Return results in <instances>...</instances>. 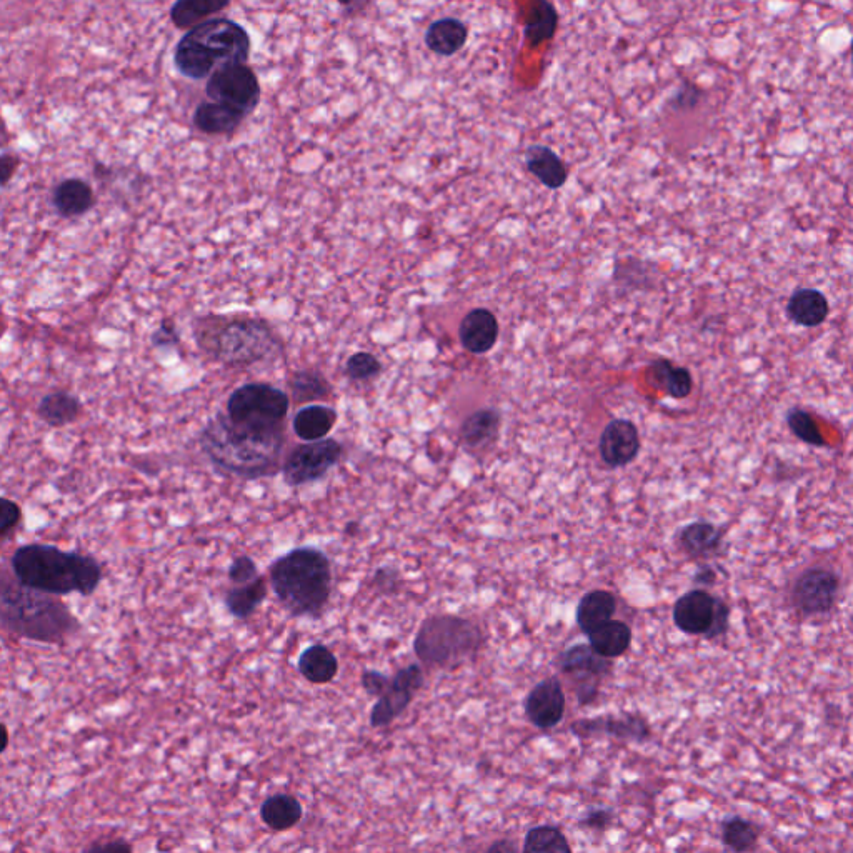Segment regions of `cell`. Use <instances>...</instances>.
<instances>
[{
  "label": "cell",
  "mask_w": 853,
  "mask_h": 853,
  "mask_svg": "<svg viewBox=\"0 0 853 853\" xmlns=\"http://www.w3.org/2000/svg\"><path fill=\"white\" fill-rule=\"evenodd\" d=\"M20 159L14 154H0V187L9 184L19 169Z\"/></svg>",
  "instance_id": "47"
},
{
  "label": "cell",
  "mask_w": 853,
  "mask_h": 853,
  "mask_svg": "<svg viewBox=\"0 0 853 853\" xmlns=\"http://www.w3.org/2000/svg\"><path fill=\"white\" fill-rule=\"evenodd\" d=\"M557 22H559V15L554 5L549 2H539L527 20L525 37L534 45L542 44L555 34Z\"/></svg>",
  "instance_id": "38"
},
{
  "label": "cell",
  "mask_w": 853,
  "mask_h": 853,
  "mask_svg": "<svg viewBox=\"0 0 853 853\" xmlns=\"http://www.w3.org/2000/svg\"><path fill=\"white\" fill-rule=\"evenodd\" d=\"M22 522V509L14 500L0 497V540L14 534Z\"/></svg>",
  "instance_id": "41"
},
{
  "label": "cell",
  "mask_w": 853,
  "mask_h": 853,
  "mask_svg": "<svg viewBox=\"0 0 853 853\" xmlns=\"http://www.w3.org/2000/svg\"><path fill=\"white\" fill-rule=\"evenodd\" d=\"M297 669L310 684H330L339 674V660L334 652L322 644H314L300 654Z\"/></svg>",
  "instance_id": "24"
},
{
  "label": "cell",
  "mask_w": 853,
  "mask_h": 853,
  "mask_svg": "<svg viewBox=\"0 0 853 853\" xmlns=\"http://www.w3.org/2000/svg\"><path fill=\"white\" fill-rule=\"evenodd\" d=\"M590 649L604 659H617L629 650L632 630L619 620H610L589 634Z\"/></svg>",
  "instance_id": "29"
},
{
  "label": "cell",
  "mask_w": 853,
  "mask_h": 853,
  "mask_svg": "<svg viewBox=\"0 0 853 853\" xmlns=\"http://www.w3.org/2000/svg\"><path fill=\"white\" fill-rule=\"evenodd\" d=\"M759 839V827L750 820L734 815L722 824V842L730 852H752L759 844Z\"/></svg>",
  "instance_id": "35"
},
{
  "label": "cell",
  "mask_w": 853,
  "mask_h": 853,
  "mask_svg": "<svg viewBox=\"0 0 853 853\" xmlns=\"http://www.w3.org/2000/svg\"><path fill=\"white\" fill-rule=\"evenodd\" d=\"M259 577V570L249 555H240L229 567V580L232 585L249 584Z\"/></svg>",
  "instance_id": "43"
},
{
  "label": "cell",
  "mask_w": 853,
  "mask_h": 853,
  "mask_svg": "<svg viewBox=\"0 0 853 853\" xmlns=\"http://www.w3.org/2000/svg\"><path fill=\"white\" fill-rule=\"evenodd\" d=\"M270 584L280 604L294 617L319 619L332 594V567L322 550L299 547L274 560Z\"/></svg>",
  "instance_id": "4"
},
{
  "label": "cell",
  "mask_w": 853,
  "mask_h": 853,
  "mask_svg": "<svg viewBox=\"0 0 853 853\" xmlns=\"http://www.w3.org/2000/svg\"><path fill=\"white\" fill-rule=\"evenodd\" d=\"M680 547L692 557H707L722 544L720 530L710 522H694L680 532Z\"/></svg>",
  "instance_id": "34"
},
{
  "label": "cell",
  "mask_w": 853,
  "mask_h": 853,
  "mask_svg": "<svg viewBox=\"0 0 853 853\" xmlns=\"http://www.w3.org/2000/svg\"><path fill=\"white\" fill-rule=\"evenodd\" d=\"M829 310V300L820 290L815 289L795 290L787 305L790 319L802 327L824 324Z\"/></svg>",
  "instance_id": "26"
},
{
  "label": "cell",
  "mask_w": 853,
  "mask_h": 853,
  "mask_svg": "<svg viewBox=\"0 0 853 853\" xmlns=\"http://www.w3.org/2000/svg\"><path fill=\"white\" fill-rule=\"evenodd\" d=\"M229 5V0H179L170 9V20L179 29H194Z\"/></svg>",
  "instance_id": "33"
},
{
  "label": "cell",
  "mask_w": 853,
  "mask_h": 853,
  "mask_svg": "<svg viewBox=\"0 0 853 853\" xmlns=\"http://www.w3.org/2000/svg\"><path fill=\"white\" fill-rule=\"evenodd\" d=\"M344 455V447L334 439L299 445L282 464L284 480L290 487H302L324 479Z\"/></svg>",
  "instance_id": "11"
},
{
  "label": "cell",
  "mask_w": 853,
  "mask_h": 853,
  "mask_svg": "<svg viewBox=\"0 0 853 853\" xmlns=\"http://www.w3.org/2000/svg\"><path fill=\"white\" fill-rule=\"evenodd\" d=\"M617 610V600L607 590H592L584 595L577 607V624L584 634L589 635L600 625L607 624Z\"/></svg>",
  "instance_id": "28"
},
{
  "label": "cell",
  "mask_w": 853,
  "mask_h": 853,
  "mask_svg": "<svg viewBox=\"0 0 853 853\" xmlns=\"http://www.w3.org/2000/svg\"><path fill=\"white\" fill-rule=\"evenodd\" d=\"M52 202L57 212L67 219L87 214L95 205V194L85 180L67 179L55 187Z\"/></svg>",
  "instance_id": "21"
},
{
  "label": "cell",
  "mask_w": 853,
  "mask_h": 853,
  "mask_svg": "<svg viewBox=\"0 0 853 853\" xmlns=\"http://www.w3.org/2000/svg\"><path fill=\"white\" fill-rule=\"evenodd\" d=\"M389 682L390 677L380 674L377 670H364V672H362V677H360L362 689H364L370 697H375V699H379L380 695L384 694Z\"/></svg>",
  "instance_id": "45"
},
{
  "label": "cell",
  "mask_w": 853,
  "mask_h": 853,
  "mask_svg": "<svg viewBox=\"0 0 853 853\" xmlns=\"http://www.w3.org/2000/svg\"><path fill=\"white\" fill-rule=\"evenodd\" d=\"M304 817V807L300 800L290 794L270 795L260 805V819L274 832H287L294 829Z\"/></svg>",
  "instance_id": "23"
},
{
  "label": "cell",
  "mask_w": 853,
  "mask_h": 853,
  "mask_svg": "<svg viewBox=\"0 0 853 853\" xmlns=\"http://www.w3.org/2000/svg\"><path fill=\"white\" fill-rule=\"evenodd\" d=\"M572 732L582 739L607 735L624 742L644 744L652 737V730L640 714L607 715L597 719H582L572 724Z\"/></svg>",
  "instance_id": "15"
},
{
  "label": "cell",
  "mask_w": 853,
  "mask_h": 853,
  "mask_svg": "<svg viewBox=\"0 0 853 853\" xmlns=\"http://www.w3.org/2000/svg\"><path fill=\"white\" fill-rule=\"evenodd\" d=\"M380 370H382L380 360L370 352H357V354L350 355L347 364H345V374L349 375V379L355 380V382L374 379L380 374Z\"/></svg>",
  "instance_id": "40"
},
{
  "label": "cell",
  "mask_w": 853,
  "mask_h": 853,
  "mask_svg": "<svg viewBox=\"0 0 853 853\" xmlns=\"http://www.w3.org/2000/svg\"><path fill=\"white\" fill-rule=\"evenodd\" d=\"M522 853H572V847L559 827L539 825L525 835Z\"/></svg>",
  "instance_id": "37"
},
{
  "label": "cell",
  "mask_w": 853,
  "mask_h": 853,
  "mask_svg": "<svg viewBox=\"0 0 853 853\" xmlns=\"http://www.w3.org/2000/svg\"><path fill=\"white\" fill-rule=\"evenodd\" d=\"M335 424H337V412L332 407L312 404L295 414L292 427L299 439L305 442H317V440L327 439V435L332 432Z\"/></svg>",
  "instance_id": "25"
},
{
  "label": "cell",
  "mask_w": 853,
  "mask_h": 853,
  "mask_svg": "<svg viewBox=\"0 0 853 853\" xmlns=\"http://www.w3.org/2000/svg\"><path fill=\"white\" fill-rule=\"evenodd\" d=\"M79 853H134V847L129 840L112 837V839L94 840L89 845H85Z\"/></svg>",
  "instance_id": "44"
},
{
  "label": "cell",
  "mask_w": 853,
  "mask_h": 853,
  "mask_svg": "<svg viewBox=\"0 0 853 853\" xmlns=\"http://www.w3.org/2000/svg\"><path fill=\"white\" fill-rule=\"evenodd\" d=\"M565 699L564 687L557 677H549L525 697L524 709L530 724L540 730H552L564 720Z\"/></svg>",
  "instance_id": "16"
},
{
  "label": "cell",
  "mask_w": 853,
  "mask_h": 853,
  "mask_svg": "<svg viewBox=\"0 0 853 853\" xmlns=\"http://www.w3.org/2000/svg\"><path fill=\"white\" fill-rule=\"evenodd\" d=\"M557 664L564 674L572 675L582 682V687L577 689L582 705L594 702L599 692V680L612 670V662L595 654L590 645H575L565 650L564 654H560Z\"/></svg>",
  "instance_id": "13"
},
{
  "label": "cell",
  "mask_w": 853,
  "mask_h": 853,
  "mask_svg": "<svg viewBox=\"0 0 853 853\" xmlns=\"http://www.w3.org/2000/svg\"><path fill=\"white\" fill-rule=\"evenodd\" d=\"M650 377L657 387L674 399L689 397L694 387V380L689 370L677 367L670 360H657L650 365Z\"/></svg>",
  "instance_id": "32"
},
{
  "label": "cell",
  "mask_w": 853,
  "mask_h": 853,
  "mask_svg": "<svg viewBox=\"0 0 853 853\" xmlns=\"http://www.w3.org/2000/svg\"><path fill=\"white\" fill-rule=\"evenodd\" d=\"M199 440L204 454L217 469L244 479H259L279 470L285 434L284 427L247 429L219 414L205 425Z\"/></svg>",
  "instance_id": "1"
},
{
  "label": "cell",
  "mask_w": 853,
  "mask_h": 853,
  "mask_svg": "<svg viewBox=\"0 0 853 853\" xmlns=\"http://www.w3.org/2000/svg\"><path fill=\"white\" fill-rule=\"evenodd\" d=\"M152 344L155 347H172L179 344V335L175 332L174 325L170 322H164L160 325V329L152 335Z\"/></svg>",
  "instance_id": "46"
},
{
  "label": "cell",
  "mask_w": 853,
  "mask_h": 853,
  "mask_svg": "<svg viewBox=\"0 0 853 853\" xmlns=\"http://www.w3.org/2000/svg\"><path fill=\"white\" fill-rule=\"evenodd\" d=\"M787 424H789L790 430L794 432L795 437L805 444L812 445V447H825L827 445V440H825L817 420L809 412L802 409L790 410L789 415H787Z\"/></svg>",
  "instance_id": "39"
},
{
  "label": "cell",
  "mask_w": 853,
  "mask_h": 853,
  "mask_svg": "<svg viewBox=\"0 0 853 853\" xmlns=\"http://www.w3.org/2000/svg\"><path fill=\"white\" fill-rule=\"evenodd\" d=\"M82 414V402L65 390H54L44 395L37 405L39 419L49 427L62 429L74 424Z\"/></svg>",
  "instance_id": "22"
},
{
  "label": "cell",
  "mask_w": 853,
  "mask_h": 853,
  "mask_svg": "<svg viewBox=\"0 0 853 853\" xmlns=\"http://www.w3.org/2000/svg\"><path fill=\"white\" fill-rule=\"evenodd\" d=\"M484 630L459 615H432L415 635L414 652L430 669H455L474 659L484 647Z\"/></svg>",
  "instance_id": "7"
},
{
  "label": "cell",
  "mask_w": 853,
  "mask_h": 853,
  "mask_svg": "<svg viewBox=\"0 0 853 853\" xmlns=\"http://www.w3.org/2000/svg\"><path fill=\"white\" fill-rule=\"evenodd\" d=\"M10 732L9 727L0 722V755L5 754V750L9 749Z\"/></svg>",
  "instance_id": "49"
},
{
  "label": "cell",
  "mask_w": 853,
  "mask_h": 853,
  "mask_svg": "<svg viewBox=\"0 0 853 853\" xmlns=\"http://www.w3.org/2000/svg\"><path fill=\"white\" fill-rule=\"evenodd\" d=\"M424 680V670L419 664L407 665L390 677L384 694L370 710V725L374 729H384L399 719L409 709L415 694L424 687Z\"/></svg>",
  "instance_id": "12"
},
{
  "label": "cell",
  "mask_w": 853,
  "mask_h": 853,
  "mask_svg": "<svg viewBox=\"0 0 853 853\" xmlns=\"http://www.w3.org/2000/svg\"><path fill=\"white\" fill-rule=\"evenodd\" d=\"M525 164L530 174L549 189H560L567 182L569 172L559 155L545 145H532L525 154Z\"/></svg>",
  "instance_id": "20"
},
{
  "label": "cell",
  "mask_w": 853,
  "mask_h": 853,
  "mask_svg": "<svg viewBox=\"0 0 853 853\" xmlns=\"http://www.w3.org/2000/svg\"><path fill=\"white\" fill-rule=\"evenodd\" d=\"M10 570L30 589L54 597L70 594L90 597L104 579L102 567L94 557L45 544L19 547L10 559Z\"/></svg>",
  "instance_id": "3"
},
{
  "label": "cell",
  "mask_w": 853,
  "mask_h": 853,
  "mask_svg": "<svg viewBox=\"0 0 853 853\" xmlns=\"http://www.w3.org/2000/svg\"><path fill=\"white\" fill-rule=\"evenodd\" d=\"M674 622L684 634L714 639L727 629L729 607L707 590H690L675 602Z\"/></svg>",
  "instance_id": "9"
},
{
  "label": "cell",
  "mask_w": 853,
  "mask_h": 853,
  "mask_svg": "<svg viewBox=\"0 0 853 853\" xmlns=\"http://www.w3.org/2000/svg\"><path fill=\"white\" fill-rule=\"evenodd\" d=\"M290 394L295 404H307L314 400L327 399L332 394L329 380L315 370H300L290 379Z\"/></svg>",
  "instance_id": "36"
},
{
  "label": "cell",
  "mask_w": 853,
  "mask_h": 853,
  "mask_svg": "<svg viewBox=\"0 0 853 853\" xmlns=\"http://www.w3.org/2000/svg\"><path fill=\"white\" fill-rule=\"evenodd\" d=\"M244 119V114L215 102H202L194 112L195 127L212 135L234 134Z\"/></svg>",
  "instance_id": "30"
},
{
  "label": "cell",
  "mask_w": 853,
  "mask_h": 853,
  "mask_svg": "<svg viewBox=\"0 0 853 853\" xmlns=\"http://www.w3.org/2000/svg\"><path fill=\"white\" fill-rule=\"evenodd\" d=\"M0 627L20 639L54 645L77 634L80 622L59 597L30 589L0 567Z\"/></svg>",
  "instance_id": "2"
},
{
  "label": "cell",
  "mask_w": 853,
  "mask_h": 853,
  "mask_svg": "<svg viewBox=\"0 0 853 853\" xmlns=\"http://www.w3.org/2000/svg\"><path fill=\"white\" fill-rule=\"evenodd\" d=\"M195 337L205 354L232 367L257 364L280 347L269 325L257 319L205 317L197 322Z\"/></svg>",
  "instance_id": "6"
},
{
  "label": "cell",
  "mask_w": 853,
  "mask_h": 853,
  "mask_svg": "<svg viewBox=\"0 0 853 853\" xmlns=\"http://www.w3.org/2000/svg\"><path fill=\"white\" fill-rule=\"evenodd\" d=\"M265 599H267V580L259 575L249 584L234 585L232 589L227 590L224 602L230 615H234L235 619L245 620L264 604Z\"/></svg>",
  "instance_id": "31"
},
{
  "label": "cell",
  "mask_w": 853,
  "mask_h": 853,
  "mask_svg": "<svg viewBox=\"0 0 853 853\" xmlns=\"http://www.w3.org/2000/svg\"><path fill=\"white\" fill-rule=\"evenodd\" d=\"M250 35L242 25L225 17H214L190 29L175 47L174 62L189 79H207L225 65L249 60Z\"/></svg>",
  "instance_id": "5"
},
{
  "label": "cell",
  "mask_w": 853,
  "mask_h": 853,
  "mask_svg": "<svg viewBox=\"0 0 853 853\" xmlns=\"http://www.w3.org/2000/svg\"><path fill=\"white\" fill-rule=\"evenodd\" d=\"M205 94L215 104L237 110L247 117L259 104V79L249 65H225L210 75Z\"/></svg>",
  "instance_id": "10"
},
{
  "label": "cell",
  "mask_w": 853,
  "mask_h": 853,
  "mask_svg": "<svg viewBox=\"0 0 853 853\" xmlns=\"http://www.w3.org/2000/svg\"><path fill=\"white\" fill-rule=\"evenodd\" d=\"M500 414L494 409L477 410L460 425V442L470 452H484L499 437Z\"/></svg>",
  "instance_id": "19"
},
{
  "label": "cell",
  "mask_w": 853,
  "mask_h": 853,
  "mask_svg": "<svg viewBox=\"0 0 853 853\" xmlns=\"http://www.w3.org/2000/svg\"><path fill=\"white\" fill-rule=\"evenodd\" d=\"M7 142V130H5L4 122L0 119V144Z\"/></svg>",
  "instance_id": "50"
},
{
  "label": "cell",
  "mask_w": 853,
  "mask_h": 853,
  "mask_svg": "<svg viewBox=\"0 0 853 853\" xmlns=\"http://www.w3.org/2000/svg\"><path fill=\"white\" fill-rule=\"evenodd\" d=\"M599 452L612 469L630 464L640 452V435L634 422L612 420L600 435Z\"/></svg>",
  "instance_id": "17"
},
{
  "label": "cell",
  "mask_w": 853,
  "mask_h": 853,
  "mask_svg": "<svg viewBox=\"0 0 853 853\" xmlns=\"http://www.w3.org/2000/svg\"><path fill=\"white\" fill-rule=\"evenodd\" d=\"M614 820V810L605 809V807H592L580 817L579 825L585 829L595 830V832H605L614 825Z\"/></svg>",
  "instance_id": "42"
},
{
  "label": "cell",
  "mask_w": 853,
  "mask_h": 853,
  "mask_svg": "<svg viewBox=\"0 0 853 853\" xmlns=\"http://www.w3.org/2000/svg\"><path fill=\"white\" fill-rule=\"evenodd\" d=\"M467 37L469 30L462 20L445 17L430 25L425 34V44L434 54L450 57L464 47Z\"/></svg>",
  "instance_id": "27"
},
{
  "label": "cell",
  "mask_w": 853,
  "mask_h": 853,
  "mask_svg": "<svg viewBox=\"0 0 853 853\" xmlns=\"http://www.w3.org/2000/svg\"><path fill=\"white\" fill-rule=\"evenodd\" d=\"M290 399L284 390L269 384H245L227 400L230 422L247 429L270 430L284 427Z\"/></svg>",
  "instance_id": "8"
},
{
  "label": "cell",
  "mask_w": 853,
  "mask_h": 853,
  "mask_svg": "<svg viewBox=\"0 0 853 853\" xmlns=\"http://www.w3.org/2000/svg\"><path fill=\"white\" fill-rule=\"evenodd\" d=\"M839 577L829 569H809L795 582L794 604L804 615H824L839 599Z\"/></svg>",
  "instance_id": "14"
},
{
  "label": "cell",
  "mask_w": 853,
  "mask_h": 853,
  "mask_svg": "<svg viewBox=\"0 0 853 853\" xmlns=\"http://www.w3.org/2000/svg\"><path fill=\"white\" fill-rule=\"evenodd\" d=\"M499 320L490 310L474 309L465 315L459 327L460 342L470 354H487L499 339Z\"/></svg>",
  "instance_id": "18"
},
{
  "label": "cell",
  "mask_w": 853,
  "mask_h": 853,
  "mask_svg": "<svg viewBox=\"0 0 853 853\" xmlns=\"http://www.w3.org/2000/svg\"><path fill=\"white\" fill-rule=\"evenodd\" d=\"M485 853H519V850H517V845L512 840L500 839L490 845L489 849L485 850Z\"/></svg>",
  "instance_id": "48"
}]
</instances>
